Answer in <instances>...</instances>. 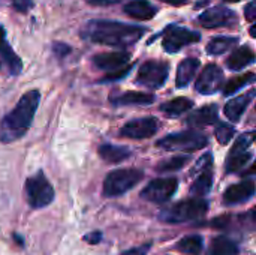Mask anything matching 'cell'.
<instances>
[{"mask_svg":"<svg viewBox=\"0 0 256 255\" xmlns=\"http://www.w3.org/2000/svg\"><path fill=\"white\" fill-rule=\"evenodd\" d=\"M208 144V138L198 131H183L170 134L160 138L156 146L170 152H195L204 149Z\"/></svg>","mask_w":256,"mask_h":255,"instance_id":"cell-5","label":"cell"},{"mask_svg":"<svg viewBox=\"0 0 256 255\" xmlns=\"http://www.w3.org/2000/svg\"><path fill=\"white\" fill-rule=\"evenodd\" d=\"M244 18L248 21H256V0L249 2L244 6Z\"/></svg>","mask_w":256,"mask_h":255,"instance_id":"cell-36","label":"cell"},{"mask_svg":"<svg viewBox=\"0 0 256 255\" xmlns=\"http://www.w3.org/2000/svg\"><path fill=\"white\" fill-rule=\"evenodd\" d=\"M102 240V233L100 231H93L84 236V242H87L88 245H98Z\"/></svg>","mask_w":256,"mask_h":255,"instance_id":"cell-38","label":"cell"},{"mask_svg":"<svg viewBox=\"0 0 256 255\" xmlns=\"http://www.w3.org/2000/svg\"><path fill=\"white\" fill-rule=\"evenodd\" d=\"M39 102V90H28L20 98L14 110L9 111L0 122V143H14L27 134L34 119Z\"/></svg>","mask_w":256,"mask_h":255,"instance_id":"cell-2","label":"cell"},{"mask_svg":"<svg viewBox=\"0 0 256 255\" xmlns=\"http://www.w3.org/2000/svg\"><path fill=\"white\" fill-rule=\"evenodd\" d=\"M162 47L166 53H178L183 47L200 42L201 35L198 32L189 30L180 26H168L162 32Z\"/></svg>","mask_w":256,"mask_h":255,"instance_id":"cell-8","label":"cell"},{"mask_svg":"<svg viewBox=\"0 0 256 255\" xmlns=\"http://www.w3.org/2000/svg\"><path fill=\"white\" fill-rule=\"evenodd\" d=\"M10 2H12L14 9L21 12V14L28 12L33 8V0H10Z\"/></svg>","mask_w":256,"mask_h":255,"instance_id":"cell-34","label":"cell"},{"mask_svg":"<svg viewBox=\"0 0 256 255\" xmlns=\"http://www.w3.org/2000/svg\"><path fill=\"white\" fill-rule=\"evenodd\" d=\"M224 86V72L218 65H207L196 78L195 89L201 95H213Z\"/></svg>","mask_w":256,"mask_h":255,"instance_id":"cell-13","label":"cell"},{"mask_svg":"<svg viewBox=\"0 0 256 255\" xmlns=\"http://www.w3.org/2000/svg\"><path fill=\"white\" fill-rule=\"evenodd\" d=\"M214 134H216L218 141L225 146V144H228L232 140V137L236 134V128L228 125V123H225V122H218L216 128H214Z\"/></svg>","mask_w":256,"mask_h":255,"instance_id":"cell-31","label":"cell"},{"mask_svg":"<svg viewBox=\"0 0 256 255\" xmlns=\"http://www.w3.org/2000/svg\"><path fill=\"white\" fill-rule=\"evenodd\" d=\"M159 123L156 117H140L128 122L122 129L120 135L130 140H144L150 138L158 132Z\"/></svg>","mask_w":256,"mask_h":255,"instance_id":"cell-11","label":"cell"},{"mask_svg":"<svg viewBox=\"0 0 256 255\" xmlns=\"http://www.w3.org/2000/svg\"><path fill=\"white\" fill-rule=\"evenodd\" d=\"M256 96V89H250L249 92H246L244 95H240L231 101L226 102L224 113L225 116L231 120V122H238L242 119V116L244 114V111L248 110V107L250 105V102L254 101Z\"/></svg>","mask_w":256,"mask_h":255,"instance_id":"cell-17","label":"cell"},{"mask_svg":"<svg viewBox=\"0 0 256 255\" xmlns=\"http://www.w3.org/2000/svg\"><path fill=\"white\" fill-rule=\"evenodd\" d=\"M170 74V65L162 60H147L144 62L136 75V84L148 89H160Z\"/></svg>","mask_w":256,"mask_h":255,"instance_id":"cell-7","label":"cell"},{"mask_svg":"<svg viewBox=\"0 0 256 255\" xmlns=\"http://www.w3.org/2000/svg\"><path fill=\"white\" fill-rule=\"evenodd\" d=\"M252 138L255 140V143H256V131H255V132H254V135H252Z\"/></svg>","mask_w":256,"mask_h":255,"instance_id":"cell-45","label":"cell"},{"mask_svg":"<svg viewBox=\"0 0 256 255\" xmlns=\"http://www.w3.org/2000/svg\"><path fill=\"white\" fill-rule=\"evenodd\" d=\"M225 2H231V3H237V2H242V0H225Z\"/></svg>","mask_w":256,"mask_h":255,"instance_id":"cell-44","label":"cell"},{"mask_svg":"<svg viewBox=\"0 0 256 255\" xmlns=\"http://www.w3.org/2000/svg\"><path fill=\"white\" fill-rule=\"evenodd\" d=\"M87 2L94 6H110V5H116L122 0H87Z\"/></svg>","mask_w":256,"mask_h":255,"instance_id":"cell-39","label":"cell"},{"mask_svg":"<svg viewBox=\"0 0 256 255\" xmlns=\"http://www.w3.org/2000/svg\"><path fill=\"white\" fill-rule=\"evenodd\" d=\"M129 60H130V54L128 51H110V53L96 54L93 57V65L100 71L112 72L128 66Z\"/></svg>","mask_w":256,"mask_h":255,"instance_id":"cell-15","label":"cell"},{"mask_svg":"<svg viewBox=\"0 0 256 255\" xmlns=\"http://www.w3.org/2000/svg\"><path fill=\"white\" fill-rule=\"evenodd\" d=\"M218 117H219L218 105L212 104V105H204L200 110H195L192 114H189V117L186 119V123L189 126L201 128V126H208V125L218 123Z\"/></svg>","mask_w":256,"mask_h":255,"instance_id":"cell-18","label":"cell"},{"mask_svg":"<svg viewBox=\"0 0 256 255\" xmlns=\"http://www.w3.org/2000/svg\"><path fill=\"white\" fill-rule=\"evenodd\" d=\"M189 161H190V156H188V155H178V156H174V158H171V159H168V161L160 162V164L156 167V171H159V173L178 171V170H182Z\"/></svg>","mask_w":256,"mask_h":255,"instance_id":"cell-30","label":"cell"},{"mask_svg":"<svg viewBox=\"0 0 256 255\" xmlns=\"http://www.w3.org/2000/svg\"><path fill=\"white\" fill-rule=\"evenodd\" d=\"M178 188V180L176 177H160L152 180L142 191H141V198L150 203L162 204L170 201L176 191Z\"/></svg>","mask_w":256,"mask_h":255,"instance_id":"cell-9","label":"cell"},{"mask_svg":"<svg viewBox=\"0 0 256 255\" xmlns=\"http://www.w3.org/2000/svg\"><path fill=\"white\" fill-rule=\"evenodd\" d=\"M255 81L256 74H254V72H244V74H242V75H238V77L231 78V80L225 84V87H224V95H225V96H231L232 93L242 90L244 86H249V84H252V83H255Z\"/></svg>","mask_w":256,"mask_h":255,"instance_id":"cell-29","label":"cell"},{"mask_svg":"<svg viewBox=\"0 0 256 255\" xmlns=\"http://www.w3.org/2000/svg\"><path fill=\"white\" fill-rule=\"evenodd\" d=\"M236 20V12L225 8V6H214L207 11H204L200 17L198 21L202 27L207 29H216V27H225L230 23Z\"/></svg>","mask_w":256,"mask_h":255,"instance_id":"cell-14","label":"cell"},{"mask_svg":"<svg viewBox=\"0 0 256 255\" xmlns=\"http://www.w3.org/2000/svg\"><path fill=\"white\" fill-rule=\"evenodd\" d=\"M249 216H250V218H252V219L256 222V206L252 209V210H250V212H249Z\"/></svg>","mask_w":256,"mask_h":255,"instance_id":"cell-43","label":"cell"},{"mask_svg":"<svg viewBox=\"0 0 256 255\" xmlns=\"http://www.w3.org/2000/svg\"><path fill=\"white\" fill-rule=\"evenodd\" d=\"M249 33H250L254 38H256V23L254 24V26H250V29H249Z\"/></svg>","mask_w":256,"mask_h":255,"instance_id":"cell-42","label":"cell"},{"mask_svg":"<svg viewBox=\"0 0 256 255\" xmlns=\"http://www.w3.org/2000/svg\"><path fill=\"white\" fill-rule=\"evenodd\" d=\"M152 248V243H146L142 246H138V248H132V249H128L124 251L122 255H147L148 251Z\"/></svg>","mask_w":256,"mask_h":255,"instance_id":"cell-37","label":"cell"},{"mask_svg":"<svg viewBox=\"0 0 256 255\" xmlns=\"http://www.w3.org/2000/svg\"><path fill=\"white\" fill-rule=\"evenodd\" d=\"M123 11L126 15L140 21L152 20L158 14V8L153 6L148 0H130L123 6Z\"/></svg>","mask_w":256,"mask_h":255,"instance_id":"cell-19","label":"cell"},{"mask_svg":"<svg viewBox=\"0 0 256 255\" xmlns=\"http://www.w3.org/2000/svg\"><path fill=\"white\" fill-rule=\"evenodd\" d=\"M144 179V173L138 168H118L106 174L104 180L105 197H120L135 188Z\"/></svg>","mask_w":256,"mask_h":255,"instance_id":"cell-4","label":"cell"},{"mask_svg":"<svg viewBox=\"0 0 256 255\" xmlns=\"http://www.w3.org/2000/svg\"><path fill=\"white\" fill-rule=\"evenodd\" d=\"M99 156L108 162V164H118L126 161L130 156V150L122 146H114V144H102L99 146Z\"/></svg>","mask_w":256,"mask_h":255,"instance_id":"cell-24","label":"cell"},{"mask_svg":"<svg viewBox=\"0 0 256 255\" xmlns=\"http://www.w3.org/2000/svg\"><path fill=\"white\" fill-rule=\"evenodd\" d=\"M26 194L30 207L44 209L50 206L54 200V188L42 171L26 180Z\"/></svg>","mask_w":256,"mask_h":255,"instance_id":"cell-6","label":"cell"},{"mask_svg":"<svg viewBox=\"0 0 256 255\" xmlns=\"http://www.w3.org/2000/svg\"><path fill=\"white\" fill-rule=\"evenodd\" d=\"M212 164H213V155H212V153H206V155H204V156H201V158H200V161L195 164V167L192 168L190 174H192V176L200 174V173H201V171H204L206 168L212 167Z\"/></svg>","mask_w":256,"mask_h":255,"instance_id":"cell-32","label":"cell"},{"mask_svg":"<svg viewBox=\"0 0 256 255\" xmlns=\"http://www.w3.org/2000/svg\"><path fill=\"white\" fill-rule=\"evenodd\" d=\"M22 71V60L12 50L6 39V32L0 26V72L4 75H18Z\"/></svg>","mask_w":256,"mask_h":255,"instance_id":"cell-12","label":"cell"},{"mask_svg":"<svg viewBox=\"0 0 256 255\" xmlns=\"http://www.w3.org/2000/svg\"><path fill=\"white\" fill-rule=\"evenodd\" d=\"M52 51H54V54H56L57 57L63 59L64 56H68V54L72 51V48H70L69 45L63 44V42H56V44L52 45Z\"/></svg>","mask_w":256,"mask_h":255,"instance_id":"cell-35","label":"cell"},{"mask_svg":"<svg viewBox=\"0 0 256 255\" xmlns=\"http://www.w3.org/2000/svg\"><path fill=\"white\" fill-rule=\"evenodd\" d=\"M256 174V161L248 168V170H244L243 171V176H255Z\"/></svg>","mask_w":256,"mask_h":255,"instance_id":"cell-40","label":"cell"},{"mask_svg":"<svg viewBox=\"0 0 256 255\" xmlns=\"http://www.w3.org/2000/svg\"><path fill=\"white\" fill-rule=\"evenodd\" d=\"M111 104L116 107L122 105H150L154 102V95L146 92H124L118 96H111Z\"/></svg>","mask_w":256,"mask_h":255,"instance_id":"cell-21","label":"cell"},{"mask_svg":"<svg viewBox=\"0 0 256 255\" xmlns=\"http://www.w3.org/2000/svg\"><path fill=\"white\" fill-rule=\"evenodd\" d=\"M255 62L256 54L252 51V48L249 45H243L232 51V54L226 60V65L231 71H242Z\"/></svg>","mask_w":256,"mask_h":255,"instance_id":"cell-20","label":"cell"},{"mask_svg":"<svg viewBox=\"0 0 256 255\" xmlns=\"http://www.w3.org/2000/svg\"><path fill=\"white\" fill-rule=\"evenodd\" d=\"M256 192L255 182L252 180H243L240 183L231 185L225 192H224V203L226 206H237L242 203H246L250 200Z\"/></svg>","mask_w":256,"mask_h":255,"instance_id":"cell-16","label":"cell"},{"mask_svg":"<svg viewBox=\"0 0 256 255\" xmlns=\"http://www.w3.org/2000/svg\"><path fill=\"white\" fill-rule=\"evenodd\" d=\"M144 33L146 29L141 26L112 20H92L81 30V36L84 39L93 44L116 48H128L136 44Z\"/></svg>","mask_w":256,"mask_h":255,"instance_id":"cell-1","label":"cell"},{"mask_svg":"<svg viewBox=\"0 0 256 255\" xmlns=\"http://www.w3.org/2000/svg\"><path fill=\"white\" fill-rule=\"evenodd\" d=\"M192 107H194V101L192 99L180 96V98H176V99L164 102L159 110L162 113H165L166 116H170V117H178V116L184 114L186 111H189Z\"/></svg>","mask_w":256,"mask_h":255,"instance_id":"cell-26","label":"cell"},{"mask_svg":"<svg viewBox=\"0 0 256 255\" xmlns=\"http://www.w3.org/2000/svg\"><path fill=\"white\" fill-rule=\"evenodd\" d=\"M250 141H252V137L248 134H243L236 140L231 152L228 153L226 162H225V170L228 174L238 173L250 161V158H252V153L249 152Z\"/></svg>","mask_w":256,"mask_h":255,"instance_id":"cell-10","label":"cell"},{"mask_svg":"<svg viewBox=\"0 0 256 255\" xmlns=\"http://www.w3.org/2000/svg\"><path fill=\"white\" fill-rule=\"evenodd\" d=\"M160 2H165V3L172 5V6H182V5H184L188 0H160Z\"/></svg>","mask_w":256,"mask_h":255,"instance_id":"cell-41","label":"cell"},{"mask_svg":"<svg viewBox=\"0 0 256 255\" xmlns=\"http://www.w3.org/2000/svg\"><path fill=\"white\" fill-rule=\"evenodd\" d=\"M200 68V60L195 57H188L180 62L177 68V75H176V86L178 89L186 87L195 77L196 71Z\"/></svg>","mask_w":256,"mask_h":255,"instance_id":"cell-22","label":"cell"},{"mask_svg":"<svg viewBox=\"0 0 256 255\" xmlns=\"http://www.w3.org/2000/svg\"><path fill=\"white\" fill-rule=\"evenodd\" d=\"M238 44L237 36H214L207 44V54L210 56H220L230 50H232Z\"/></svg>","mask_w":256,"mask_h":255,"instance_id":"cell-27","label":"cell"},{"mask_svg":"<svg viewBox=\"0 0 256 255\" xmlns=\"http://www.w3.org/2000/svg\"><path fill=\"white\" fill-rule=\"evenodd\" d=\"M130 69H132V65H128V66H124L122 69H117V71H112V72L106 74L102 81H116V80H120V78L126 77Z\"/></svg>","mask_w":256,"mask_h":255,"instance_id":"cell-33","label":"cell"},{"mask_svg":"<svg viewBox=\"0 0 256 255\" xmlns=\"http://www.w3.org/2000/svg\"><path fill=\"white\" fill-rule=\"evenodd\" d=\"M212 186H213V171H212V167H208L198 174V177L190 185L189 192L192 197L202 198L204 195H207L212 191Z\"/></svg>","mask_w":256,"mask_h":255,"instance_id":"cell-25","label":"cell"},{"mask_svg":"<svg viewBox=\"0 0 256 255\" xmlns=\"http://www.w3.org/2000/svg\"><path fill=\"white\" fill-rule=\"evenodd\" d=\"M240 254V248L238 245L226 237V236H216L210 246H208V251L207 255H238Z\"/></svg>","mask_w":256,"mask_h":255,"instance_id":"cell-23","label":"cell"},{"mask_svg":"<svg viewBox=\"0 0 256 255\" xmlns=\"http://www.w3.org/2000/svg\"><path fill=\"white\" fill-rule=\"evenodd\" d=\"M208 212V201L200 197L178 201L159 213V219L166 224H183L198 221Z\"/></svg>","mask_w":256,"mask_h":255,"instance_id":"cell-3","label":"cell"},{"mask_svg":"<svg viewBox=\"0 0 256 255\" xmlns=\"http://www.w3.org/2000/svg\"><path fill=\"white\" fill-rule=\"evenodd\" d=\"M176 249L182 254L200 255L204 249V239L200 234H190L180 239L176 245Z\"/></svg>","mask_w":256,"mask_h":255,"instance_id":"cell-28","label":"cell"}]
</instances>
